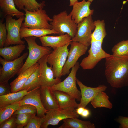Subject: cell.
Segmentation results:
<instances>
[{
	"label": "cell",
	"instance_id": "1",
	"mask_svg": "<svg viewBox=\"0 0 128 128\" xmlns=\"http://www.w3.org/2000/svg\"><path fill=\"white\" fill-rule=\"evenodd\" d=\"M104 74L112 87L121 88L128 86V56L111 55L105 58Z\"/></svg>",
	"mask_w": 128,
	"mask_h": 128
},
{
	"label": "cell",
	"instance_id": "2",
	"mask_svg": "<svg viewBox=\"0 0 128 128\" xmlns=\"http://www.w3.org/2000/svg\"><path fill=\"white\" fill-rule=\"evenodd\" d=\"M50 23L52 29L57 32L59 35L67 34L72 39L75 37L77 32V24L66 11L54 15Z\"/></svg>",
	"mask_w": 128,
	"mask_h": 128
},
{
	"label": "cell",
	"instance_id": "3",
	"mask_svg": "<svg viewBox=\"0 0 128 128\" xmlns=\"http://www.w3.org/2000/svg\"><path fill=\"white\" fill-rule=\"evenodd\" d=\"M36 38L30 36L24 38L28 44L27 48L29 50V53L23 65L17 74L18 75L37 63L43 56L52 52L51 47L41 46L37 44L36 41Z\"/></svg>",
	"mask_w": 128,
	"mask_h": 128
},
{
	"label": "cell",
	"instance_id": "4",
	"mask_svg": "<svg viewBox=\"0 0 128 128\" xmlns=\"http://www.w3.org/2000/svg\"><path fill=\"white\" fill-rule=\"evenodd\" d=\"M23 10L25 12V17L22 27L31 29H52L48 22H51L52 19L46 14L45 10L40 9L30 11L24 9Z\"/></svg>",
	"mask_w": 128,
	"mask_h": 128
},
{
	"label": "cell",
	"instance_id": "5",
	"mask_svg": "<svg viewBox=\"0 0 128 128\" xmlns=\"http://www.w3.org/2000/svg\"><path fill=\"white\" fill-rule=\"evenodd\" d=\"M80 64L77 62L68 76L63 81L53 86L49 87L53 91L58 90L66 93L80 101L81 98L80 91L76 86V73Z\"/></svg>",
	"mask_w": 128,
	"mask_h": 128
},
{
	"label": "cell",
	"instance_id": "6",
	"mask_svg": "<svg viewBox=\"0 0 128 128\" xmlns=\"http://www.w3.org/2000/svg\"><path fill=\"white\" fill-rule=\"evenodd\" d=\"M70 42L53 49L48 55L47 63L52 67L55 78H60L62 76V70L66 61L69 52L68 47L70 45Z\"/></svg>",
	"mask_w": 128,
	"mask_h": 128
},
{
	"label": "cell",
	"instance_id": "7",
	"mask_svg": "<svg viewBox=\"0 0 128 128\" xmlns=\"http://www.w3.org/2000/svg\"><path fill=\"white\" fill-rule=\"evenodd\" d=\"M102 41L91 40V46L88 51L89 55L82 59L80 64L82 69H91L102 59L110 55L102 49Z\"/></svg>",
	"mask_w": 128,
	"mask_h": 128
},
{
	"label": "cell",
	"instance_id": "8",
	"mask_svg": "<svg viewBox=\"0 0 128 128\" xmlns=\"http://www.w3.org/2000/svg\"><path fill=\"white\" fill-rule=\"evenodd\" d=\"M10 15L5 17V27L7 30V37L4 47L15 44H24L25 42L22 40L20 36V31L24 16H21L18 19L13 18Z\"/></svg>",
	"mask_w": 128,
	"mask_h": 128
},
{
	"label": "cell",
	"instance_id": "9",
	"mask_svg": "<svg viewBox=\"0 0 128 128\" xmlns=\"http://www.w3.org/2000/svg\"><path fill=\"white\" fill-rule=\"evenodd\" d=\"M27 52L17 59L7 61L0 57V63L2 67L0 68V82L7 81L17 74L23 65L24 60L28 55Z\"/></svg>",
	"mask_w": 128,
	"mask_h": 128
},
{
	"label": "cell",
	"instance_id": "10",
	"mask_svg": "<svg viewBox=\"0 0 128 128\" xmlns=\"http://www.w3.org/2000/svg\"><path fill=\"white\" fill-rule=\"evenodd\" d=\"M95 28L91 15L84 18L77 24L76 33L71 41L79 42L89 47L91 43L92 31Z\"/></svg>",
	"mask_w": 128,
	"mask_h": 128
},
{
	"label": "cell",
	"instance_id": "11",
	"mask_svg": "<svg viewBox=\"0 0 128 128\" xmlns=\"http://www.w3.org/2000/svg\"><path fill=\"white\" fill-rule=\"evenodd\" d=\"M79 117L75 109H57L51 110L46 112L44 122L41 128H47L50 125H58L60 121L65 119L78 118Z\"/></svg>",
	"mask_w": 128,
	"mask_h": 128
},
{
	"label": "cell",
	"instance_id": "12",
	"mask_svg": "<svg viewBox=\"0 0 128 128\" xmlns=\"http://www.w3.org/2000/svg\"><path fill=\"white\" fill-rule=\"evenodd\" d=\"M49 54L43 56L37 62L39 64V80L41 87H51L61 81L60 78L54 77L52 67L47 65V59Z\"/></svg>",
	"mask_w": 128,
	"mask_h": 128
},
{
	"label": "cell",
	"instance_id": "13",
	"mask_svg": "<svg viewBox=\"0 0 128 128\" xmlns=\"http://www.w3.org/2000/svg\"><path fill=\"white\" fill-rule=\"evenodd\" d=\"M68 59L62 71V76L70 73L71 68L74 67L79 58L84 54L88 47L78 42L72 41Z\"/></svg>",
	"mask_w": 128,
	"mask_h": 128
},
{
	"label": "cell",
	"instance_id": "14",
	"mask_svg": "<svg viewBox=\"0 0 128 128\" xmlns=\"http://www.w3.org/2000/svg\"><path fill=\"white\" fill-rule=\"evenodd\" d=\"M76 80V83L80 88L81 95L78 107L85 108L98 93L105 91L107 88L106 86L103 84L100 85L97 87H90L85 85L77 78Z\"/></svg>",
	"mask_w": 128,
	"mask_h": 128
},
{
	"label": "cell",
	"instance_id": "15",
	"mask_svg": "<svg viewBox=\"0 0 128 128\" xmlns=\"http://www.w3.org/2000/svg\"><path fill=\"white\" fill-rule=\"evenodd\" d=\"M40 87H37L30 91L18 103L20 105L25 104H30L36 107L37 116L44 117L47 111L42 104L40 96Z\"/></svg>",
	"mask_w": 128,
	"mask_h": 128
},
{
	"label": "cell",
	"instance_id": "16",
	"mask_svg": "<svg viewBox=\"0 0 128 128\" xmlns=\"http://www.w3.org/2000/svg\"><path fill=\"white\" fill-rule=\"evenodd\" d=\"M91 3L83 0L78 1L73 6V9L69 14L72 19L78 24L84 18L93 14V10H91L90 6Z\"/></svg>",
	"mask_w": 128,
	"mask_h": 128
},
{
	"label": "cell",
	"instance_id": "17",
	"mask_svg": "<svg viewBox=\"0 0 128 128\" xmlns=\"http://www.w3.org/2000/svg\"><path fill=\"white\" fill-rule=\"evenodd\" d=\"M43 46L53 49L63 46L72 41V37L67 34L57 36L45 35L39 38Z\"/></svg>",
	"mask_w": 128,
	"mask_h": 128
},
{
	"label": "cell",
	"instance_id": "18",
	"mask_svg": "<svg viewBox=\"0 0 128 128\" xmlns=\"http://www.w3.org/2000/svg\"><path fill=\"white\" fill-rule=\"evenodd\" d=\"M40 96L42 105L47 111L59 109L53 91L49 87H40Z\"/></svg>",
	"mask_w": 128,
	"mask_h": 128
},
{
	"label": "cell",
	"instance_id": "19",
	"mask_svg": "<svg viewBox=\"0 0 128 128\" xmlns=\"http://www.w3.org/2000/svg\"><path fill=\"white\" fill-rule=\"evenodd\" d=\"M57 101L59 109H65L78 108V104L74 97L65 92L58 90L53 91Z\"/></svg>",
	"mask_w": 128,
	"mask_h": 128
},
{
	"label": "cell",
	"instance_id": "20",
	"mask_svg": "<svg viewBox=\"0 0 128 128\" xmlns=\"http://www.w3.org/2000/svg\"><path fill=\"white\" fill-rule=\"evenodd\" d=\"M39 66V64L37 62L18 75L10 84L11 92H15L20 91L28 78L37 69Z\"/></svg>",
	"mask_w": 128,
	"mask_h": 128
},
{
	"label": "cell",
	"instance_id": "21",
	"mask_svg": "<svg viewBox=\"0 0 128 128\" xmlns=\"http://www.w3.org/2000/svg\"><path fill=\"white\" fill-rule=\"evenodd\" d=\"M25 48L24 44L4 47L0 48V55L6 61H13L19 57Z\"/></svg>",
	"mask_w": 128,
	"mask_h": 128
},
{
	"label": "cell",
	"instance_id": "22",
	"mask_svg": "<svg viewBox=\"0 0 128 128\" xmlns=\"http://www.w3.org/2000/svg\"><path fill=\"white\" fill-rule=\"evenodd\" d=\"M29 91L28 90H23L0 96V107L18 102Z\"/></svg>",
	"mask_w": 128,
	"mask_h": 128
},
{
	"label": "cell",
	"instance_id": "23",
	"mask_svg": "<svg viewBox=\"0 0 128 128\" xmlns=\"http://www.w3.org/2000/svg\"><path fill=\"white\" fill-rule=\"evenodd\" d=\"M0 7L4 17L10 15L19 18L25 15L16 9L14 0H0Z\"/></svg>",
	"mask_w": 128,
	"mask_h": 128
},
{
	"label": "cell",
	"instance_id": "24",
	"mask_svg": "<svg viewBox=\"0 0 128 128\" xmlns=\"http://www.w3.org/2000/svg\"><path fill=\"white\" fill-rule=\"evenodd\" d=\"M58 128H95V124L90 121H83L77 118H68L63 120Z\"/></svg>",
	"mask_w": 128,
	"mask_h": 128
},
{
	"label": "cell",
	"instance_id": "25",
	"mask_svg": "<svg viewBox=\"0 0 128 128\" xmlns=\"http://www.w3.org/2000/svg\"><path fill=\"white\" fill-rule=\"evenodd\" d=\"M52 34H58V33L53 29H31L22 27L20 31V36L21 39L30 36L39 38Z\"/></svg>",
	"mask_w": 128,
	"mask_h": 128
},
{
	"label": "cell",
	"instance_id": "26",
	"mask_svg": "<svg viewBox=\"0 0 128 128\" xmlns=\"http://www.w3.org/2000/svg\"><path fill=\"white\" fill-rule=\"evenodd\" d=\"M15 5L19 10L25 9L30 11L43 9L45 5V1L39 3L36 0H14Z\"/></svg>",
	"mask_w": 128,
	"mask_h": 128
},
{
	"label": "cell",
	"instance_id": "27",
	"mask_svg": "<svg viewBox=\"0 0 128 128\" xmlns=\"http://www.w3.org/2000/svg\"><path fill=\"white\" fill-rule=\"evenodd\" d=\"M90 102L95 108H105L111 109L113 107L112 104L109 100L108 96L104 91H101L98 93Z\"/></svg>",
	"mask_w": 128,
	"mask_h": 128
},
{
	"label": "cell",
	"instance_id": "28",
	"mask_svg": "<svg viewBox=\"0 0 128 128\" xmlns=\"http://www.w3.org/2000/svg\"><path fill=\"white\" fill-rule=\"evenodd\" d=\"M95 28L92 33V40L102 41L107 34L105 28V23L104 20H98L94 21Z\"/></svg>",
	"mask_w": 128,
	"mask_h": 128
},
{
	"label": "cell",
	"instance_id": "29",
	"mask_svg": "<svg viewBox=\"0 0 128 128\" xmlns=\"http://www.w3.org/2000/svg\"><path fill=\"white\" fill-rule=\"evenodd\" d=\"M40 74L39 66L37 69L29 77L24 84L21 90H28L29 91L40 87L39 80Z\"/></svg>",
	"mask_w": 128,
	"mask_h": 128
},
{
	"label": "cell",
	"instance_id": "30",
	"mask_svg": "<svg viewBox=\"0 0 128 128\" xmlns=\"http://www.w3.org/2000/svg\"><path fill=\"white\" fill-rule=\"evenodd\" d=\"M20 106L18 102L0 107V124L11 117Z\"/></svg>",
	"mask_w": 128,
	"mask_h": 128
},
{
	"label": "cell",
	"instance_id": "31",
	"mask_svg": "<svg viewBox=\"0 0 128 128\" xmlns=\"http://www.w3.org/2000/svg\"><path fill=\"white\" fill-rule=\"evenodd\" d=\"M112 55L117 56H128V39L122 41L112 48Z\"/></svg>",
	"mask_w": 128,
	"mask_h": 128
},
{
	"label": "cell",
	"instance_id": "32",
	"mask_svg": "<svg viewBox=\"0 0 128 128\" xmlns=\"http://www.w3.org/2000/svg\"><path fill=\"white\" fill-rule=\"evenodd\" d=\"M33 115L29 113H21L16 114L17 128H23L27 125Z\"/></svg>",
	"mask_w": 128,
	"mask_h": 128
},
{
	"label": "cell",
	"instance_id": "33",
	"mask_svg": "<svg viewBox=\"0 0 128 128\" xmlns=\"http://www.w3.org/2000/svg\"><path fill=\"white\" fill-rule=\"evenodd\" d=\"M45 118L33 115L28 123L24 128H40L44 122Z\"/></svg>",
	"mask_w": 128,
	"mask_h": 128
},
{
	"label": "cell",
	"instance_id": "34",
	"mask_svg": "<svg viewBox=\"0 0 128 128\" xmlns=\"http://www.w3.org/2000/svg\"><path fill=\"white\" fill-rule=\"evenodd\" d=\"M37 110L35 107L29 104H25L20 105L18 109L13 115L21 113H29L32 114H36Z\"/></svg>",
	"mask_w": 128,
	"mask_h": 128
},
{
	"label": "cell",
	"instance_id": "35",
	"mask_svg": "<svg viewBox=\"0 0 128 128\" xmlns=\"http://www.w3.org/2000/svg\"><path fill=\"white\" fill-rule=\"evenodd\" d=\"M3 20L0 22V47H4L7 37V30L5 27L6 23H3Z\"/></svg>",
	"mask_w": 128,
	"mask_h": 128
},
{
	"label": "cell",
	"instance_id": "36",
	"mask_svg": "<svg viewBox=\"0 0 128 128\" xmlns=\"http://www.w3.org/2000/svg\"><path fill=\"white\" fill-rule=\"evenodd\" d=\"M0 128H17L16 115H13L9 118L0 124Z\"/></svg>",
	"mask_w": 128,
	"mask_h": 128
},
{
	"label": "cell",
	"instance_id": "37",
	"mask_svg": "<svg viewBox=\"0 0 128 128\" xmlns=\"http://www.w3.org/2000/svg\"><path fill=\"white\" fill-rule=\"evenodd\" d=\"M11 93V86L8 82H0V96L6 95Z\"/></svg>",
	"mask_w": 128,
	"mask_h": 128
},
{
	"label": "cell",
	"instance_id": "38",
	"mask_svg": "<svg viewBox=\"0 0 128 128\" xmlns=\"http://www.w3.org/2000/svg\"><path fill=\"white\" fill-rule=\"evenodd\" d=\"M120 128H128V117L119 116L116 119Z\"/></svg>",
	"mask_w": 128,
	"mask_h": 128
},
{
	"label": "cell",
	"instance_id": "39",
	"mask_svg": "<svg viewBox=\"0 0 128 128\" xmlns=\"http://www.w3.org/2000/svg\"><path fill=\"white\" fill-rule=\"evenodd\" d=\"M90 112L89 110L85 108L80 116L84 118H87L90 116Z\"/></svg>",
	"mask_w": 128,
	"mask_h": 128
},
{
	"label": "cell",
	"instance_id": "40",
	"mask_svg": "<svg viewBox=\"0 0 128 128\" xmlns=\"http://www.w3.org/2000/svg\"><path fill=\"white\" fill-rule=\"evenodd\" d=\"M85 108L82 107H79L76 109V113L79 115H81L82 113Z\"/></svg>",
	"mask_w": 128,
	"mask_h": 128
},
{
	"label": "cell",
	"instance_id": "41",
	"mask_svg": "<svg viewBox=\"0 0 128 128\" xmlns=\"http://www.w3.org/2000/svg\"><path fill=\"white\" fill-rule=\"evenodd\" d=\"M70 2L69 6H73L76 2H78V0H69Z\"/></svg>",
	"mask_w": 128,
	"mask_h": 128
},
{
	"label": "cell",
	"instance_id": "42",
	"mask_svg": "<svg viewBox=\"0 0 128 128\" xmlns=\"http://www.w3.org/2000/svg\"><path fill=\"white\" fill-rule=\"evenodd\" d=\"M93 0H88V1H90L91 3L93 1Z\"/></svg>",
	"mask_w": 128,
	"mask_h": 128
}]
</instances>
